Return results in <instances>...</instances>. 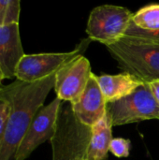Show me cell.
<instances>
[{
	"label": "cell",
	"instance_id": "6da1fadb",
	"mask_svg": "<svg viewBox=\"0 0 159 160\" xmlns=\"http://www.w3.org/2000/svg\"><path fill=\"white\" fill-rule=\"evenodd\" d=\"M54 83L55 74L35 82L16 80L12 83L0 86V97L10 104V114L0 143V160L14 159L33 118L43 107Z\"/></svg>",
	"mask_w": 159,
	"mask_h": 160
},
{
	"label": "cell",
	"instance_id": "7a4b0ae2",
	"mask_svg": "<svg viewBox=\"0 0 159 160\" xmlns=\"http://www.w3.org/2000/svg\"><path fill=\"white\" fill-rule=\"evenodd\" d=\"M105 47L123 72L133 75L144 83L159 81V43L124 37Z\"/></svg>",
	"mask_w": 159,
	"mask_h": 160
},
{
	"label": "cell",
	"instance_id": "3957f363",
	"mask_svg": "<svg viewBox=\"0 0 159 160\" xmlns=\"http://www.w3.org/2000/svg\"><path fill=\"white\" fill-rule=\"evenodd\" d=\"M92 130L73 113L69 102L62 103L55 132L51 139L52 160H86Z\"/></svg>",
	"mask_w": 159,
	"mask_h": 160
},
{
	"label": "cell",
	"instance_id": "277c9868",
	"mask_svg": "<svg viewBox=\"0 0 159 160\" xmlns=\"http://www.w3.org/2000/svg\"><path fill=\"white\" fill-rule=\"evenodd\" d=\"M107 113L112 127L146 120H159V103L149 84L143 83L129 96L107 103Z\"/></svg>",
	"mask_w": 159,
	"mask_h": 160
},
{
	"label": "cell",
	"instance_id": "5b68a950",
	"mask_svg": "<svg viewBox=\"0 0 159 160\" xmlns=\"http://www.w3.org/2000/svg\"><path fill=\"white\" fill-rule=\"evenodd\" d=\"M133 13L127 8L102 5L95 8L88 18L86 33L91 40L107 46L125 37L132 22Z\"/></svg>",
	"mask_w": 159,
	"mask_h": 160
},
{
	"label": "cell",
	"instance_id": "8992f818",
	"mask_svg": "<svg viewBox=\"0 0 159 160\" xmlns=\"http://www.w3.org/2000/svg\"><path fill=\"white\" fill-rule=\"evenodd\" d=\"M91 41L89 38L83 39L74 50L67 52L25 54L17 67V80L24 82H35L54 75L66 64L83 54Z\"/></svg>",
	"mask_w": 159,
	"mask_h": 160
},
{
	"label": "cell",
	"instance_id": "52a82bcc",
	"mask_svg": "<svg viewBox=\"0 0 159 160\" xmlns=\"http://www.w3.org/2000/svg\"><path fill=\"white\" fill-rule=\"evenodd\" d=\"M62 103V100L55 98L37 112L14 156V160H25L39 145L51 141L55 132Z\"/></svg>",
	"mask_w": 159,
	"mask_h": 160
},
{
	"label": "cell",
	"instance_id": "ba28073f",
	"mask_svg": "<svg viewBox=\"0 0 159 160\" xmlns=\"http://www.w3.org/2000/svg\"><path fill=\"white\" fill-rule=\"evenodd\" d=\"M89 60L79 55L55 73L54 91L56 98L64 102L74 103L84 92L92 76Z\"/></svg>",
	"mask_w": 159,
	"mask_h": 160
},
{
	"label": "cell",
	"instance_id": "9c48e42d",
	"mask_svg": "<svg viewBox=\"0 0 159 160\" xmlns=\"http://www.w3.org/2000/svg\"><path fill=\"white\" fill-rule=\"evenodd\" d=\"M71 107L77 119L90 128L106 115L107 102L98 85L97 75L92 74L84 92Z\"/></svg>",
	"mask_w": 159,
	"mask_h": 160
},
{
	"label": "cell",
	"instance_id": "30bf717a",
	"mask_svg": "<svg viewBox=\"0 0 159 160\" xmlns=\"http://www.w3.org/2000/svg\"><path fill=\"white\" fill-rule=\"evenodd\" d=\"M24 55L19 23L0 25V68L4 79L16 78L17 67Z\"/></svg>",
	"mask_w": 159,
	"mask_h": 160
},
{
	"label": "cell",
	"instance_id": "8fae6325",
	"mask_svg": "<svg viewBox=\"0 0 159 160\" xmlns=\"http://www.w3.org/2000/svg\"><path fill=\"white\" fill-rule=\"evenodd\" d=\"M97 80L107 103L129 96L144 83L138 78L127 72L115 75H97Z\"/></svg>",
	"mask_w": 159,
	"mask_h": 160
},
{
	"label": "cell",
	"instance_id": "7c38bea8",
	"mask_svg": "<svg viewBox=\"0 0 159 160\" xmlns=\"http://www.w3.org/2000/svg\"><path fill=\"white\" fill-rule=\"evenodd\" d=\"M112 128L108 113L91 128L92 134L86 160H105L107 158L110 152V145L113 139Z\"/></svg>",
	"mask_w": 159,
	"mask_h": 160
},
{
	"label": "cell",
	"instance_id": "4fadbf2b",
	"mask_svg": "<svg viewBox=\"0 0 159 160\" xmlns=\"http://www.w3.org/2000/svg\"><path fill=\"white\" fill-rule=\"evenodd\" d=\"M132 23L145 31L159 30V4H151L133 13Z\"/></svg>",
	"mask_w": 159,
	"mask_h": 160
},
{
	"label": "cell",
	"instance_id": "5bb4252c",
	"mask_svg": "<svg viewBox=\"0 0 159 160\" xmlns=\"http://www.w3.org/2000/svg\"><path fill=\"white\" fill-rule=\"evenodd\" d=\"M20 12L19 0H0V25L19 23Z\"/></svg>",
	"mask_w": 159,
	"mask_h": 160
},
{
	"label": "cell",
	"instance_id": "9a60e30c",
	"mask_svg": "<svg viewBox=\"0 0 159 160\" xmlns=\"http://www.w3.org/2000/svg\"><path fill=\"white\" fill-rule=\"evenodd\" d=\"M125 37L145 41V42H153V43H159V30L157 31H145L142 29L138 28L134 23H132L127 29Z\"/></svg>",
	"mask_w": 159,
	"mask_h": 160
},
{
	"label": "cell",
	"instance_id": "2e32d148",
	"mask_svg": "<svg viewBox=\"0 0 159 160\" xmlns=\"http://www.w3.org/2000/svg\"><path fill=\"white\" fill-rule=\"evenodd\" d=\"M131 142L129 140L124 138H114L112 139L110 145V152L118 158H128L130 155Z\"/></svg>",
	"mask_w": 159,
	"mask_h": 160
},
{
	"label": "cell",
	"instance_id": "e0dca14e",
	"mask_svg": "<svg viewBox=\"0 0 159 160\" xmlns=\"http://www.w3.org/2000/svg\"><path fill=\"white\" fill-rule=\"evenodd\" d=\"M10 114V104L4 98L0 97V143L3 140L8 117Z\"/></svg>",
	"mask_w": 159,
	"mask_h": 160
},
{
	"label": "cell",
	"instance_id": "ac0fdd59",
	"mask_svg": "<svg viewBox=\"0 0 159 160\" xmlns=\"http://www.w3.org/2000/svg\"><path fill=\"white\" fill-rule=\"evenodd\" d=\"M148 84H149V87H150V89H151L155 98L157 99V101L159 103V81L150 82Z\"/></svg>",
	"mask_w": 159,
	"mask_h": 160
},
{
	"label": "cell",
	"instance_id": "d6986e66",
	"mask_svg": "<svg viewBox=\"0 0 159 160\" xmlns=\"http://www.w3.org/2000/svg\"><path fill=\"white\" fill-rule=\"evenodd\" d=\"M4 80V76H3V74H2V71H1V68H0V84H1V82H2V81Z\"/></svg>",
	"mask_w": 159,
	"mask_h": 160
}]
</instances>
